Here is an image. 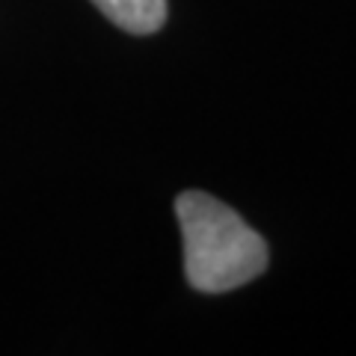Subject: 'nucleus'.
Here are the masks:
<instances>
[{"mask_svg":"<svg viewBox=\"0 0 356 356\" xmlns=\"http://www.w3.org/2000/svg\"><path fill=\"white\" fill-rule=\"evenodd\" d=\"M184 238V273L196 291L222 294L259 280L267 267V243L241 220L238 211L202 191L175 199Z\"/></svg>","mask_w":356,"mask_h":356,"instance_id":"f257e3e1","label":"nucleus"},{"mask_svg":"<svg viewBox=\"0 0 356 356\" xmlns=\"http://www.w3.org/2000/svg\"><path fill=\"white\" fill-rule=\"evenodd\" d=\"M116 27L149 36L166 21V0H92Z\"/></svg>","mask_w":356,"mask_h":356,"instance_id":"f03ea898","label":"nucleus"}]
</instances>
